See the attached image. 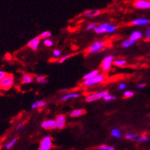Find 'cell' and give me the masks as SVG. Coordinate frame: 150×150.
Masks as SVG:
<instances>
[{"mask_svg": "<svg viewBox=\"0 0 150 150\" xmlns=\"http://www.w3.org/2000/svg\"><path fill=\"white\" fill-rule=\"evenodd\" d=\"M106 41L105 40H95L89 47L86 50L87 54H95L102 51L106 47Z\"/></svg>", "mask_w": 150, "mask_h": 150, "instance_id": "6da1fadb", "label": "cell"}, {"mask_svg": "<svg viewBox=\"0 0 150 150\" xmlns=\"http://www.w3.org/2000/svg\"><path fill=\"white\" fill-rule=\"evenodd\" d=\"M15 83V78L12 74L6 75L1 81H0V89L8 90L10 89Z\"/></svg>", "mask_w": 150, "mask_h": 150, "instance_id": "7a4b0ae2", "label": "cell"}, {"mask_svg": "<svg viewBox=\"0 0 150 150\" xmlns=\"http://www.w3.org/2000/svg\"><path fill=\"white\" fill-rule=\"evenodd\" d=\"M105 80V75L99 73V74L96 75V76L92 77V78L85 80L82 85L86 86V87H90V86H95V85H97V84L101 83V82H104Z\"/></svg>", "mask_w": 150, "mask_h": 150, "instance_id": "3957f363", "label": "cell"}, {"mask_svg": "<svg viewBox=\"0 0 150 150\" xmlns=\"http://www.w3.org/2000/svg\"><path fill=\"white\" fill-rule=\"evenodd\" d=\"M116 26L114 25L103 23L98 26L95 27L94 30L97 34H103V33H113L116 30Z\"/></svg>", "mask_w": 150, "mask_h": 150, "instance_id": "277c9868", "label": "cell"}, {"mask_svg": "<svg viewBox=\"0 0 150 150\" xmlns=\"http://www.w3.org/2000/svg\"><path fill=\"white\" fill-rule=\"evenodd\" d=\"M108 91H107V90L98 91V92H95V93L91 94V95H88V96H86V101L87 102H92V101H98L99 99L104 98V97L106 96L107 95H108Z\"/></svg>", "mask_w": 150, "mask_h": 150, "instance_id": "5b68a950", "label": "cell"}, {"mask_svg": "<svg viewBox=\"0 0 150 150\" xmlns=\"http://www.w3.org/2000/svg\"><path fill=\"white\" fill-rule=\"evenodd\" d=\"M53 148V139L51 137H45L41 139L38 150H51Z\"/></svg>", "mask_w": 150, "mask_h": 150, "instance_id": "8992f818", "label": "cell"}, {"mask_svg": "<svg viewBox=\"0 0 150 150\" xmlns=\"http://www.w3.org/2000/svg\"><path fill=\"white\" fill-rule=\"evenodd\" d=\"M112 63H114V57L113 56H107V57H105L101 64V68L103 72H108L110 68H111Z\"/></svg>", "mask_w": 150, "mask_h": 150, "instance_id": "52a82bcc", "label": "cell"}, {"mask_svg": "<svg viewBox=\"0 0 150 150\" xmlns=\"http://www.w3.org/2000/svg\"><path fill=\"white\" fill-rule=\"evenodd\" d=\"M133 6L138 9H150V0H135Z\"/></svg>", "mask_w": 150, "mask_h": 150, "instance_id": "ba28073f", "label": "cell"}, {"mask_svg": "<svg viewBox=\"0 0 150 150\" xmlns=\"http://www.w3.org/2000/svg\"><path fill=\"white\" fill-rule=\"evenodd\" d=\"M41 127L45 129H58L56 120H46L41 123Z\"/></svg>", "mask_w": 150, "mask_h": 150, "instance_id": "9c48e42d", "label": "cell"}, {"mask_svg": "<svg viewBox=\"0 0 150 150\" xmlns=\"http://www.w3.org/2000/svg\"><path fill=\"white\" fill-rule=\"evenodd\" d=\"M41 40V38L40 37H36V38H33L32 40H30V41L27 44V46L29 48L32 50H37L39 47V44H40V41Z\"/></svg>", "mask_w": 150, "mask_h": 150, "instance_id": "30bf717a", "label": "cell"}, {"mask_svg": "<svg viewBox=\"0 0 150 150\" xmlns=\"http://www.w3.org/2000/svg\"><path fill=\"white\" fill-rule=\"evenodd\" d=\"M150 21L147 18H137L134 19L130 22L131 25H135V26H143V25H148Z\"/></svg>", "mask_w": 150, "mask_h": 150, "instance_id": "8fae6325", "label": "cell"}, {"mask_svg": "<svg viewBox=\"0 0 150 150\" xmlns=\"http://www.w3.org/2000/svg\"><path fill=\"white\" fill-rule=\"evenodd\" d=\"M56 121H57L58 129H63L66 125V116L63 114H59L56 117Z\"/></svg>", "mask_w": 150, "mask_h": 150, "instance_id": "7c38bea8", "label": "cell"}, {"mask_svg": "<svg viewBox=\"0 0 150 150\" xmlns=\"http://www.w3.org/2000/svg\"><path fill=\"white\" fill-rule=\"evenodd\" d=\"M86 114V110L85 109H76L73 110L72 112L69 114V117H78L82 116Z\"/></svg>", "mask_w": 150, "mask_h": 150, "instance_id": "4fadbf2b", "label": "cell"}, {"mask_svg": "<svg viewBox=\"0 0 150 150\" xmlns=\"http://www.w3.org/2000/svg\"><path fill=\"white\" fill-rule=\"evenodd\" d=\"M101 10L98 9H95V10H87L84 12L83 15L85 16L88 18H93L95 17V16H97V15H100L101 14Z\"/></svg>", "mask_w": 150, "mask_h": 150, "instance_id": "5bb4252c", "label": "cell"}, {"mask_svg": "<svg viewBox=\"0 0 150 150\" xmlns=\"http://www.w3.org/2000/svg\"><path fill=\"white\" fill-rule=\"evenodd\" d=\"M79 97V94L77 92H74V93H68L67 95H63V97L61 98V101H67L70 98H76Z\"/></svg>", "mask_w": 150, "mask_h": 150, "instance_id": "9a60e30c", "label": "cell"}, {"mask_svg": "<svg viewBox=\"0 0 150 150\" xmlns=\"http://www.w3.org/2000/svg\"><path fill=\"white\" fill-rule=\"evenodd\" d=\"M142 37H143V34H142L141 31H139V30H135V31H133V32L132 33L129 38H130L131 40H134V41H137V40L141 39Z\"/></svg>", "mask_w": 150, "mask_h": 150, "instance_id": "2e32d148", "label": "cell"}, {"mask_svg": "<svg viewBox=\"0 0 150 150\" xmlns=\"http://www.w3.org/2000/svg\"><path fill=\"white\" fill-rule=\"evenodd\" d=\"M47 105V102L44 101H36L35 102L31 105V108L32 109H38L40 108H43V107Z\"/></svg>", "mask_w": 150, "mask_h": 150, "instance_id": "e0dca14e", "label": "cell"}, {"mask_svg": "<svg viewBox=\"0 0 150 150\" xmlns=\"http://www.w3.org/2000/svg\"><path fill=\"white\" fill-rule=\"evenodd\" d=\"M33 77L30 75L25 74L22 76V79H21V82L23 84H29L33 82Z\"/></svg>", "mask_w": 150, "mask_h": 150, "instance_id": "ac0fdd59", "label": "cell"}, {"mask_svg": "<svg viewBox=\"0 0 150 150\" xmlns=\"http://www.w3.org/2000/svg\"><path fill=\"white\" fill-rule=\"evenodd\" d=\"M139 134L138 133H128L125 135V138L127 139H129V140L132 141H136V139L139 137Z\"/></svg>", "mask_w": 150, "mask_h": 150, "instance_id": "d6986e66", "label": "cell"}, {"mask_svg": "<svg viewBox=\"0 0 150 150\" xmlns=\"http://www.w3.org/2000/svg\"><path fill=\"white\" fill-rule=\"evenodd\" d=\"M136 41H134V40H131L130 38H129V39H127V40H125L124 41H123V43H122V47L124 48H127V47H129L130 46L133 45V44H135Z\"/></svg>", "mask_w": 150, "mask_h": 150, "instance_id": "ffe728a7", "label": "cell"}, {"mask_svg": "<svg viewBox=\"0 0 150 150\" xmlns=\"http://www.w3.org/2000/svg\"><path fill=\"white\" fill-rule=\"evenodd\" d=\"M98 74H99V70H98V69H95V70L91 71V72H88V73H87V74L85 75L83 77V79L84 80L92 78V77H94V76H95L96 75H98Z\"/></svg>", "mask_w": 150, "mask_h": 150, "instance_id": "44dd1931", "label": "cell"}, {"mask_svg": "<svg viewBox=\"0 0 150 150\" xmlns=\"http://www.w3.org/2000/svg\"><path fill=\"white\" fill-rule=\"evenodd\" d=\"M149 138L147 136L140 135L136 139L135 142H137V143H148V142H149Z\"/></svg>", "mask_w": 150, "mask_h": 150, "instance_id": "7402d4cb", "label": "cell"}, {"mask_svg": "<svg viewBox=\"0 0 150 150\" xmlns=\"http://www.w3.org/2000/svg\"><path fill=\"white\" fill-rule=\"evenodd\" d=\"M111 136L114 138L117 139H121L122 138V134L120 133V129H114L111 130Z\"/></svg>", "mask_w": 150, "mask_h": 150, "instance_id": "603a6c76", "label": "cell"}, {"mask_svg": "<svg viewBox=\"0 0 150 150\" xmlns=\"http://www.w3.org/2000/svg\"><path fill=\"white\" fill-rule=\"evenodd\" d=\"M126 63H127V61L125 59H116V60L114 61V64L117 67H124L125 66Z\"/></svg>", "mask_w": 150, "mask_h": 150, "instance_id": "cb8c5ba5", "label": "cell"}, {"mask_svg": "<svg viewBox=\"0 0 150 150\" xmlns=\"http://www.w3.org/2000/svg\"><path fill=\"white\" fill-rule=\"evenodd\" d=\"M17 138H13L11 141H9L8 143H6V148L7 149H10L11 148H12V147L14 146V145H15V143H16V142H17Z\"/></svg>", "mask_w": 150, "mask_h": 150, "instance_id": "d4e9b609", "label": "cell"}, {"mask_svg": "<svg viewBox=\"0 0 150 150\" xmlns=\"http://www.w3.org/2000/svg\"><path fill=\"white\" fill-rule=\"evenodd\" d=\"M98 150H116L112 146H108V145H101L98 147Z\"/></svg>", "mask_w": 150, "mask_h": 150, "instance_id": "484cf974", "label": "cell"}, {"mask_svg": "<svg viewBox=\"0 0 150 150\" xmlns=\"http://www.w3.org/2000/svg\"><path fill=\"white\" fill-rule=\"evenodd\" d=\"M36 81L38 83L44 84L47 82V77L45 76H38L36 77Z\"/></svg>", "mask_w": 150, "mask_h": 150, "instance_id": "4316f807", "label": "cell"}, {"mask_svg": "<svg viewBox=\"0 0 150 150\" xmlns=\"http://www.w3.org/2000/svg\"><path fill=\"white\" fill-rule=\"evenodd\" d=\"M51 32H50V31H44V32L41 33V34L39 35V37H40L41 39H45V38H50V37H51Z\"/></svg>", "mask_w": 150, "mask_h": 150, "instance_id": "83f0119b", "label": "cell"}, {"mask_svg": "<svg viewBox=\"0 0 150 150\" xmlns=\"http://www.w3.org/2000/svg\"><path fill=\"white\" fill-rule=\"evenodd\" d=\"M133 96H134V92L131 91H127L124 94V97L125 98H132Z\"/></svg>", "mask_w": 150, "mask_h": 150, "instance_id": "f1b7e54d", "label": "cell"}, {"mask_svg": "<svg viewBox=\"0 0 150 150\" xmlns=\"http://www.w3.org/2000/svg\"><path fill=\"white\" fill-rule=\"evenodd\" d=\"M116 99V97L114 96V95H111L110 94L108 95H107L106 96L104 97V100L105 101H112V100H115Z\"/></svg>", "mask_w": 150, "mask_h": 150, "instance_id": "f546056e", "label": "cell"}, {"mask_svg": "<svg viewBox=\"0 0 150 150\" xmlns=\"http://www.w3.org/2000/svg\"><path fill=\"white\" fill-rule=\"evenodd\" d=\"M72 56H73V55H72H72H71V54H69V55H67V56H65V57H61L60 59H58V61H57V62H58L59 63H64L65 61L67 60V59H69V58H70Z\"/></svg>", "mask_w": 150, "mask_h": 150, "instance_id": "4dcf8cb0", "label": "cell"}, {"mask_svg": "<svg viewBox=\"0 0 150 150\" xmlns=\"http://www.w3.org/2000/svg\"><path fill=\"white\" fill-rule=\"evenodd\" d=\"M44 44L47 47H52L53 45V42L51 40H49V39H46L44 40Z\"/></svg>", "mask_w": 150, "mask_h": 150, "instance_id": "1f68e13d", "label": "cell"}, {"mask_svg": "<svg viewBox=\"0 0 150 150\" xmlns=\"http://www.w3.org/2000/svg\"><path fill=\"white\" fill-rule=\"evenodd\" d=\"M146 40H149L150 39V26L147 28L146 30V36H145Z\"/></svg>", "mask_w": 150, "mask_h": 150, "instance_id": "d6a6232c", "label": "cell"}, {"mask_svg": "<svg viewBox=\"0 0 150 150\" xmlns=\"http://www.w3.org/2000/svg\"><path fill=\"white\" fill-rule=\"evenodd\" d=\"M96 26H97V24H96V23H91V24H89V25H88L86 29L88 30H91V29H95V28Z\"/></svg>", "mask_w": 150, "mask_h": 150, "instance_id": "836d02e7", "label": "cell"}, {"mask_svg": "<svg viewBox=\"0 0 150 150\" xmlns=\"http://www.w3.org/2000/svg\"><path fill=\"white\" fill-rule=\"evenodd\" d=\"M53 55L54 56V57H59V56L61 55V52H60V50H53Z\"/></svg>", "mask_w": 150, "mask_h": 150, "instance_id": "e575fe53", "label": "cell"}, {"mask_svg": "<svg viewBox=\"0 0 150 150\" xmlns=\"http://www.w3.org/2000/svg\"><path fill=\"white\" fill-rule=\"evenodd\" d=\"M7 75V73H6V72H3V71H0V81L2 79L5 77V76Z\"/></svg>", "mask_w": 150, "mask_h": 150, "instance_id": "d590c367", "label": "cell"}, {"mask_svg": "<svg viewBox=\"0 0 150 150\" xmlns=\"http://www.w3.org/2000/svg\"><path fill=\"white\" fill-rule=\"evenodd\" d=\"M23 128H24V125H23L22 124H18L17 125V127H16V129H17V130H21Z\"/></svg>", "mask_w": 150, "mask_h": 150, "instance_id": "8d00e7d4", "label": "cell"}, {"mask_svg": "<svg viewBox=\"0 0 150 150\" xmlns=\"http://www.w3.org/2000/svg\"><path fill=\"white\" fill-rule=\"evenodd\" d=\"M126 87H127V86H126V84H124V83L120 84V86H119V89H120V90H124V89H125Z\"/></svg>", "mask_w": 150, "mask_h": 150, "instance_id": "74e56055", "label": "cell"}, {"mask_svg": "<svg viewBox=\"0 0 150 150\" xmlns=\"http://www.w3.org/2000/svg\"><path fill=\"white\" fill-rule=\"evenodd\" d=\"M145 86H146V84H144V83L138 84V85H137V87H138V88H143Z\"/></svg>", "mask_w": 150, "mask_h": 150, "instance_id": "f35d334b", "label": "cell"}, {"mask_svg": "<svg viewBox=\"0 0 150 150\" xmlns=\"http://www.w3.org/2000/svg\"><path fill=\"white\" fill-rule=\"evenodd\" d=\"M0 150H1V147H0Z\"/></svg>", "mask_w": 150, "mask_h": 150, "instance_id": "ab89813d", "label": "cell"}, {"mask_svg": "<svg viewBox=\"0 0 150 150\" xmlns=\"http://www.w3.org/2000/svg\"><path fill=\"white\" fill-rule=\"evenodd\" d=\"M149 41H150V39H149Z\"/></svg>", "mask_w": 150, "mask_h": 150, "instance_id": "60d3db41", "label": "cell"}, {"mask_svg": "<svg viewBox=\"0 0 150 150\" xmlns=\"http://www.w3.org/2000/svg\"><path fill=\"white\" fill-rule=\"evenodd\" d=\"M149 150H150V149H149Z\"/></svg>", "mask_w": 150, "mask_h": 150, "instance_id": "b9f144b4", "label": "cell"}]
</instances>
